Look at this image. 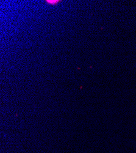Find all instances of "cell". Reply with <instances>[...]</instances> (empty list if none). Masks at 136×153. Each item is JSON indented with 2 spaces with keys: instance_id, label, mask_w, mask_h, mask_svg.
<instances>
[{
  "instance_id": "cell-1",
  "label": "cell",
  "mask_w": 136,
  "mask_h": 153,
  "mask_svg": "<svg viewBox=\"0 0 136 153\" xmlns=\"http://www.w3.org/2000/svg\"><path fill=\"white\" fill-rule=\"evenodd\" d=\"M46 2L48 3H50V4H56L57 2V1H46Z\"/></svg>"
}]
</instances>
